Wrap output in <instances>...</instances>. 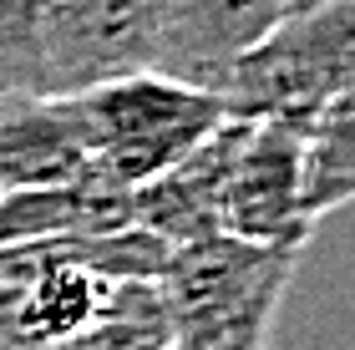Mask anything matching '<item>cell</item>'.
Returning a JSON list of instances; mask_svg holds the SVG:
<instances>
[{"mask_svg":"<svg viewBox=\"0 0 355 350\" xmlns=\"http://www.w3.org/2000/svg\"><path fill=\"white\" fill-rule=\"evenodd\" d=\"M304 249H269L239 238H203L173 249L157 274L168 305V350H269V330L279 315Z\"/></svg>","mask_w":355,"mask_h":350,"instance_id":"obj_1","label":"cell"},{"mask_svg":"<svg viewBox=\"0 0 355 350\" xmlns=\"http://www.w3.org/2000/svg\"><path fill=\"white\" fill-rule=\"evenodd\" d=\"M355 82V0H320L254 41L223 71L218 102L244 122H310Z\"/></svg>","mask_w":355,"mask_h":350,"instance_id":"obj_2","label":"cell"},{"mask_svg":"<svg viewBox=\"0 0 355 350\" xmlns=\"http://www.w3.org/2000/svg\"><path fill=\"white\" fill-rule=\"evenodd\" d=\"M71 112L92 152V168L122 188H142L168 173L183 152H193L214 127L229 117L214 91L183 87L173 76L137 71L92 91H76Z\"/></svg>","mask_w":355,"mask_h":350,"instance_id":"obj_3","label":"cell"},{"mask_svg":"<svg viewBox=\"0 0 355 350\" xmlns=\"http://www.w3.org/2000/svg\"><path fill=\"white\" fill-rule=\"evenodd\" d=\"M46 97L153 71V0H36Z\"/></svg>","mask_w":355,"mask_h":350,"instance_id":"obj_4","label":"cell"},{"mask_svg":"<svg viewBox=\"0 0 355 350\" xmlns=\"http://www.w3.org/2000/svg\"><path fill=\"white\" fill-rule=\"evenodd\" d=\"M300 142L304 122H244L218 198V234L239 244L304 249L310 224L300 213Z\"/></svg>","mask_w":355,"mask_h":350,"instance_id":"obj_5","label":"cell"},{"mask_svg":"<svg viewBox=\"0 0 355 350\" xmlns=\"http://www.w3.org/2000/svg\"><path fill=\"white\" fill-rule=\"evenodd\" d=\"M310 6L320 0H153V71L218 97L223 71Z\"/></svg>","mask_w":355,"mask_h":350,"instance_id":"obj_6","label":"cell"},{"mask_svg":"<svg viewBox=\"0 0 355 350\" xmlns=\"http://www.w3.org/2000/svg\"><path fill=\"white\" fill-rule=\"evenodd\" d=\"M239 132H244V117H223L168 173L132 188V229H148L168 249L218 238V198H223V178H229Z\"/></svg>","mask_w":355,"mask_h":350,"instance_id":"obj_7","label":"cell"},{"mask_svg":"<svg viewBox=\"0 0 355 350\" xmlns=\"http://www.w3.org/2000/svg\"><path fill=\"white\" fill-rule=\"evenodd\" d=\"M92 152L67 97H10L0 102V193L67 188L92 178Z\"/></svg>","mask_w":355,"mask_h":350,"instance_id":"obj_8","label":"cell"},{"mask_svg":"<svg viewBox=\"0 0 355 350\" xmlns=\"http://www.w3.org/2000/svg\"><path fill=\"white\" fill-rule=\"evenodd\" d=\"M117 229H132V188L102 178V173L67 188L0 193V249L82 238V234H117Z\"/></svg>","mask_w":355,"mask_h":350,"instance_id":"obj_9","label":"cell"},{"mask_svg":"<svg viewBox=\"0 0 355 350\" xmlns=\"http://www.w3.org/2000/svg\"><path fill=\"white\" fill-rule=\"evenodd\" d=\"M355 193V97L330 102L320 117L304 122L300 142V213L320 224Z\"/></svg>","mask_w":355,"mask_h":350,"instance_id":"obj_10","label":"cell"},{"mask_svg":"<svg viewBox=\"0 0 355 350\" xmlns=\"http://www.w3.org/2000/svg\"><path fill=\"white\" fill-rule=\"evenodd\" d=\"M56 350H168V305L157 279H117L102 315Z\"/></svg>","mask_w":355,"mask_h":350,"instance_id":"obj_11","label":"cell"},{"mask_svg":"<svg viewBox=\"0 0 355 350\" xmlns=\"http://www.w3.org/2000/svg\"><path fill=\"white\" fill-rule=\"evenodd\" d=\"M46 97L36 0H0V102Z\"/></svg>","mask_w":355,"mask_h":350,"instance_id":"obj_12","label":"cell"}]
</instances>
